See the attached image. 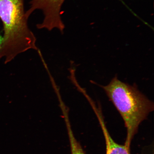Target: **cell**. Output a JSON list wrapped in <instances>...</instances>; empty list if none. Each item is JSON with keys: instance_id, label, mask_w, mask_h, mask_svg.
Segmentation results:
<instances>
[{"instance_id": "6da1fadb", "label": "cell", "mask_w": 154, "mask_h": 154, "mask_svg": "<svg viewBox=\"0 0 154 154\" xmlns=\"http://www.w3.org/2000/svg\"><path fill=\"white\" fill-rule=\"evenodd\" d=\"M0 19L4 30L0 59L5 64L28 50L38 51L36 38L28 26L24 0H0Z\"/></svg>"}, {"instance_id": "3957f363", "label": "cell", "mask_w": 154, "mask_h": 154, "mask_svg": "<svg viewBox=\"0 0 154 154\" xmlns=\"http://www.w3.org/2000/svg\"><path fill=\"white\" fill-rule=\"evenodd\" d=\"M65 0H32L30 7L26 12V18L36 10L43 11L44 18L43 22L36 25L38 29H45L51 31L57 29L62 34L65 28L61 19V9Z\"/></svg>"}, {"instance_id": "5b68a950", "label": "cell", "mask_w": 154, "mask_h": 154, "mask_svg": "<svg viewBox=\"0 0 154 154\" xmlns=\"http://www.w3.org/2000/svg\"><path fill=\"white\" fill-rule=\"evenodd\" d=\"M63 115L70 141L71 154H85L81 145L76 139L73 133L69 120V113L64 112L63 113Z\"/></svg>"}, {"instance_id": "7a4b0ae2", "label": "cell", "mask_w": 154, "mask_h": 154, "mask_svg": "<svg viewBox=\"0 0 154 154\" xmlns=\"http://www.w3.org/2000/svg\"><path fill=\"white\" fill-rule=\"evenodd\" d=\"M124 120L127 129L125 145L130 149V146L138 127L154 110V103L138 89L113 78L109 84L102 86Z\"/></svg>"}, {"instance_id": "8992f818", "label": "cell", "mask_w": 154, "mask_h": 154, "mask_svg": "<svg viewBox=\"0 0 154 154\" xmlns=\"http://www.w3.org/2000/svg\"><path fill=\"white\" fill-rule=\"evenodd\" d=\"M3 40V38L2 36H1V34H0V50L1 49L2 44Z\"/></svg>"}, {"instance_id": "277c9868", "label": "cell", "mask_w": 154, "mask_h": 154, "mask_svg": "<svg viewBox=\"0 0 154 154\" xmlns=\"http://www.w3.org/2000/svg\"><path fill=\"white\" fill-rule=\"evenodd\" d=\"M97 116L103 133L106 144V154H131L130 149L126 146L116 142L111 137L108 131L100 109L95 107L93 109Z\"/></svg>"}]
</instances>
